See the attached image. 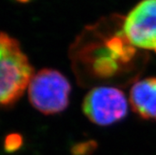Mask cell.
<instances>
[{
  "label": "cell",
  "instance_id": "cell-5",
  "mask_svg": "<svg viewBox=\"0 0 156 155\" xmlns=\"http://www.w3.org/2000/svg\"><path fill=\"white\" fill-rule=\"evenodd\" d=\"M133 110L145 120L156 121V77L136 82L130 91Z\"/></svg>",
  "mask_w": 156,
  "mask_h": 155
},
{
  "label": "cell",
  "instance_id": "cell-6",
  "mask_svg": "<svg viewBox=\"0 0 156 155\" xmlns=\"http://www.w3.org/2000/svg\"><path fill=\"white\" fill-rule=\"evenodd\" d=\"M22 144V138L18 135H10L6 139V149L9 151L17 150Z\"/></svg>",
  "mask_w": 156,
  "mask_h": 155
},
{
  "label": "cell",
  "instance_id": "cell-1",
  "mask_svg": "<svg viewBox=\"0 0 156 155\" xmlns=\"http://www.w3.org/2000/svg\"><path fill=\"white\" fill-rule=\"evenodd\" d=\"M33 76V68L19 42L0 32V106L22 95Z\"/></svg>",
  "mask_w": 156,
  "mask_h": 155
},
{
  "label": "cell",
  "instance_id": "cell-3",
  "mask_svg": "<svg viewBox=\"0 0 156 155\" xmlns=\"http://www.w3.org/2000/svg\"><path fill=\"white\" fill-rule=\"evenodd\" d=\"M82 108L91 122L105 126L123 120L128 113V103L121 90L101 86L88 93Z\"/></svg>",
  "mask_w": 156,
  "mask_h": 155
},
{
  "label": "cell",
  "instance_id": "cell-4",
  "mask_svg": "<svg viewBox=\"0 0 156 155\" xmlns=\"http://www.w3.org/2000/svg\"><path fill=\"white\" fill-rule=\"evenodd\" d=\"M122 31L129 43L156 52V0H142L124 19Z\"/></svg>",
  "mask_w": 156,
  "mask_h": 155
},
{
  "label": "cell",
  "instance_id": "cell-2",
  "mask_svg": "<svg viewBox=\"0 0 156 155\" xmlns=\"http://www.w3.org/2000/svg\"><path fill=\"white\" fill-rule=\"evenodd\" d=\"M28 93L32 105L42 113H58L67 107L70 84L60 72L43 69L32 76Z\"/></svg>",
  "mask_w": 156,
  "mask_h": 155
}]
</instances>
